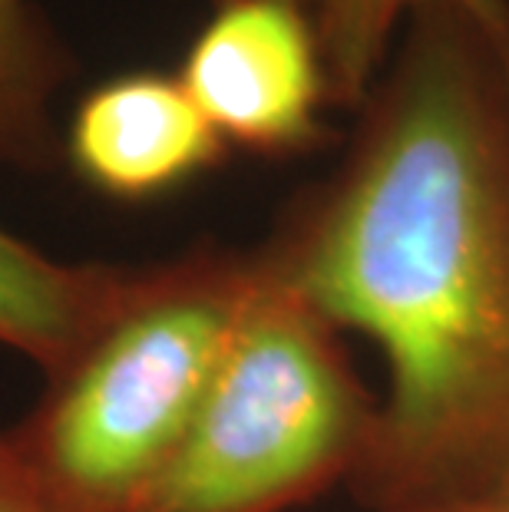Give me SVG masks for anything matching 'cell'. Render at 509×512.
Masks as SVG:
<instances>
[{
	"label": "cell",
	"mask_w": 509,
	"mask_h": 512,
	"mask_svg": "<svg viewBox=\"0 0 509 512\" xmlns=\"http://www.w3.org/2000/svg\"><path fill=\"white\" fill-rule=\"evenodd\" d=\"M67 70L30 0H0V166L40 169L57 156L53 100Z\"/></svg>",
	"instance_id": "7"
},
{
	"label": "cell",
	"mask_w": 509,
	"mask_h": 512,
	"mask_svg": "<svg viewBox=\"0 0 509 512\" xmlns=\"http://www.w3.org/2000/svg\"><path fill=\"white\" fill-rule=\"evenodd\" d=\"M473 512H509V499H500V503L483 506V509H473Z\"/></svg>",
	"instance_id": "10"
},
{
	"label": "cell",
	"mask_w": 509,
	"mask_h": 512,
	"mask_svg": "<svg viewBox=\"0 0 509 512\" xmlns=\"http://www.w3.org/2000/svg\"><path fill=\"white\" fill-rule=\"evenodd\" d=\"M176 76L225 146L298 156L328 133V70L301 0H215Z\"/></svg>",
	"instance_id": "4"
},
{
	"label": "cell",
	"mask_w": 509,
	"mask_h": 512,
	"mask_svg": "<svg viewBox=\"0 0 509 512\" xmlns=\"http://www.w3.org/2000/svg\"><path fill=\"white\" fill-rule=\"evenodd\" d=\"M255 258L219 374L139 512H288L351 486L371 450L377 397L341 331Z\"/></svg>",
	"instance_id": "3"
},
{
	"label": "cell",
	"mask_w": 509,
	"mask_h": 512,
	"mask_svg": "<svg viewBox=\"0 0 509 512\" xmlns=\"http://www.w3.org/2000/svg\"><path fill=\"white\" fill-rule=\"evenodd\" d=\"M258 252L384 357L357 503L509 499V27L460 7L410 17L341 159Z\"/></svg>",
	"instance_id": "1"
},
{
	"label": "cell",
	"mask_w": 509,
	"mask_h": 512,
	"mask_svg": "<svg viewBox=\"0 0 509 512\" xmlns=\"http://www.w3.org/2000/svg\"><path fill=\"white\" fill-rule=\"evenodd\" d=\"M225 149L179 76L153 70L96 83L63 136L73 172L119 202L162 199L219 166Z\"/></svg>",
	"instance_id": "5"
},
{
	"label": "cell",
	"mask_w": 509,
	"mask_h": 512,
	"mask_svg": "<svg viewBox=\"0 0 509 512\" xmlns=\"http://www.w3.org/2000/svg\"><path fill=\"white\" fill-rule=\"evenodd\" d=\"M126 265L60 261L0 228V347L53 374L123 298Z\"/></svg>",
	"instance_id": "6"
},
{
	"label": "cell",
	"mask_w": 509,
	"mask_h": 512,
	"mask_svg": "<svg viewBox=\"0 0 509 512\" xmlns=\"http://www.w3.org/2000/svg\"><path fill=\"white\" fill-rule=\"evenodd\" d=\"M0 512H53V506L40 496L34 479L20 466L7 430H0Z\"/></svg>",
	"instance_id": "9"
},
{
	"label": "cell",
	"mask_w": 509,
	"mask_h": 512,
	"mask_svg": "<svg viewBox=\"0 0 509 512\" xmlns=\"http://www.w3.org/2000/svg\"><path fill=\"white\" fill-rule=\"evenodd\" d=\"M258 275L255 248L129 268L123 298L7 430L53 512H139L186 440Z\"/></svg>",
	"instance_id": "2"
},
{
	"label": "cell",
	"mask_w": 509,
	"mask_h": 512,
	"mask_svg": "<svg viewBox=\"0 0 509 512\" xmlns=\"http://www.w3.org/2000/svg\"><path fill=\"white\" fill-rule=\"evenodd\" d=\"M318 30L331 106L357 110L387 67L410 17L427 7H460L486 24L509 27L506 0H301Z\"/></svg>",
	"instance_id": "8"
}]
</instances>
